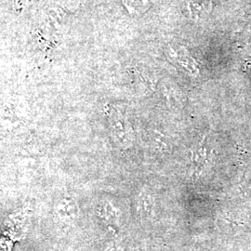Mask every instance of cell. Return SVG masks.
<instances>
[{
    "label": "cell",
    "instance_id": "obj_5",
    "mask_svg": "<svg viewBox=\"0 0 251 251\" xmlns=\"http://www.w3.org/2000/svg\"><path fill=\"white\" fill-rule=\"evenodd\" d=\"M98 215L100 219L108 225H117L120 220V212L118 208L110 201L101 202L100 204Z\"/></svg>",
    "mask_w": 251,
    "mask_h": 251
},
{
    "label": "cell",
    "instance_id": "obj_4",
    "mask_svg": "<svg viewBox=\"0 0 251 251\" xmlns=\"http://www.w3.org/2000/svg\"><path fill=\"white\" fill-rule=\"evenodd\" d=\"M171 52H172L171 53L172 57L190 74L192 75L199 74L198 63L184 48L180 47L179 50H172Z\"/></svg>",
    "mask_w": 251,
    "mask_h": 251
},
{
    "label": "cell",
    "instance_id": "obj_1",
    "mask_svg": "<svg viewBox=\"0 0 251 251\" xmlns=\"http://www.w3.org/2000/svg\"><path fill=\"white\" fill-rule=\"evenodd\" d=\"M110 135L113 142L121 149H128L134 144V133L130 123L125 117L113 114L109 117Z\"/></svg>",
    "mask_w": 251,
    "mask_h": 251
},
{
    "label": "cell",
    "instance_id": "obj_2",
    "mask_svg": "<svg viewBox=\"0 0 251 251\" xmlns=\"http://www.w3.org/2000/svg\"><path fill=\"white\" fill-rule=\"evenodd\" d=\"M53 213L59 223L65 225H72L79 215L78 203L71 195H63L56 199Z\"/></svg>",
    "mask_w": 251,
    "mask_h": 251
},
{
    "label": "cell",
    "instance_id": "obj_3",
    "mask_svg": "<svg viewBox=\"0 0 251 251\" xmlns=\"http://www.w3.org/2000/svg\"><path fill=\"white\" fill-rule=\"evenodd\" d=\"M135 208L141 217L146 218L152 215L154 208L152 195L146 190L141 191L135 199Z\"/></svg>",
    "mask_w": 251,
    "mask_h": 251
}]
</instances>
